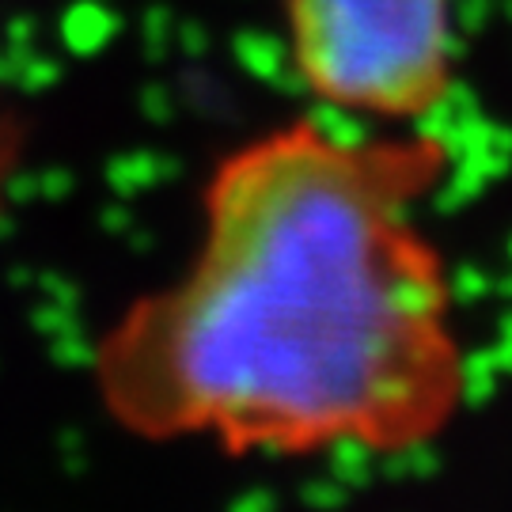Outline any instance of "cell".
I'll list each match as a JSON object with an SVG mask.
<instances>
[{
  "label": "cell",
  "mask_w": 512,
  "mask_h": 512,
  "mask_svg": "<svg viewBox=\"0 0 512 512\" xmlns=\"http://www.w3.org/2000/svg\"><path fill=\"white\" fill-rule=\"evenodd\" d=\"M433 126L300 114L205 175L198 243L92 353L114 418L236 459L414 456L471 395L456 281L425 228Z\"/></svg>",
  "instance_id": "cell-1"
},
{
  "label": "cell",
  "mask_w": 512,
  "mask_h": 512,
  "mask_svg": "<svg viewBox=\"0 0 512 512\" xmlns=\"http://www.w3.org/2000/svg\"><path fill=\"white\" fill-rule=\"evenodd\" d=\"M285 65L311 110L433 126L459 80L456 0H277Z\"/></svg>",
  "instance_id": "cell-2"
}]
</instances>
